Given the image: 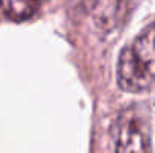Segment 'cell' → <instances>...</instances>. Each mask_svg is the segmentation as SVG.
Wrapping results in <instances>:
<instances>
[{"instance_id": "obj_1", "label": "cell", "mask_w": 155, "mask_h": 153, "mask_svg": "<svg viewBox=\"0 0 155 153\" xmlns=\"http://www.w3.org/2000/svg\"><path fill=\"white\" fill-rule=\"evenodd\" d=\"M117 81L122 90L131 93L148 90L155 83V24L145 29L122 50Z\"/></svg>"}, {"instance_id": "obj_2", "label": "cell", "mask_w": 155, "mask_h": 153, "mask_svg": "<svg viewBox=\"0 0 155 153\" xmlns=\"http://www.w3.org/2000/svg\"><path fill=\"white\" fill-rule=\"evenodd\" d=\"M116 153H149L148 137L136 119L130 117L120 123Z\"/></svg>"}, {"instance_id": "obj_3", "label": "cell", "mask_w": 155, "mask_h": 153, "mask_svg": "<svg viewBox=\"0 0 155 153\" xmlns=\"http://www.w3.org/2000/svg\"><path fill=\"white\" fill-rule=\"evenodd\" d=\"M44 0H0V6L3 14L14 21H24L32 18Z\"/></svg>"}, {"instance_id": "obj_4", "label": "cell", "mask_w": 155, "mask_h": 153, "mask_svg": "<svg viewBox=\"0 0 155 153\" xmlns=\"http://www.w3.org/2000/svg\"><path fill=\"white\" fill-rule=\"evenodd\" d=\"M120 3L122 0H94L92 2V15L100 27L108 29L114 26Z\"/></svg>"}]
</instances>
